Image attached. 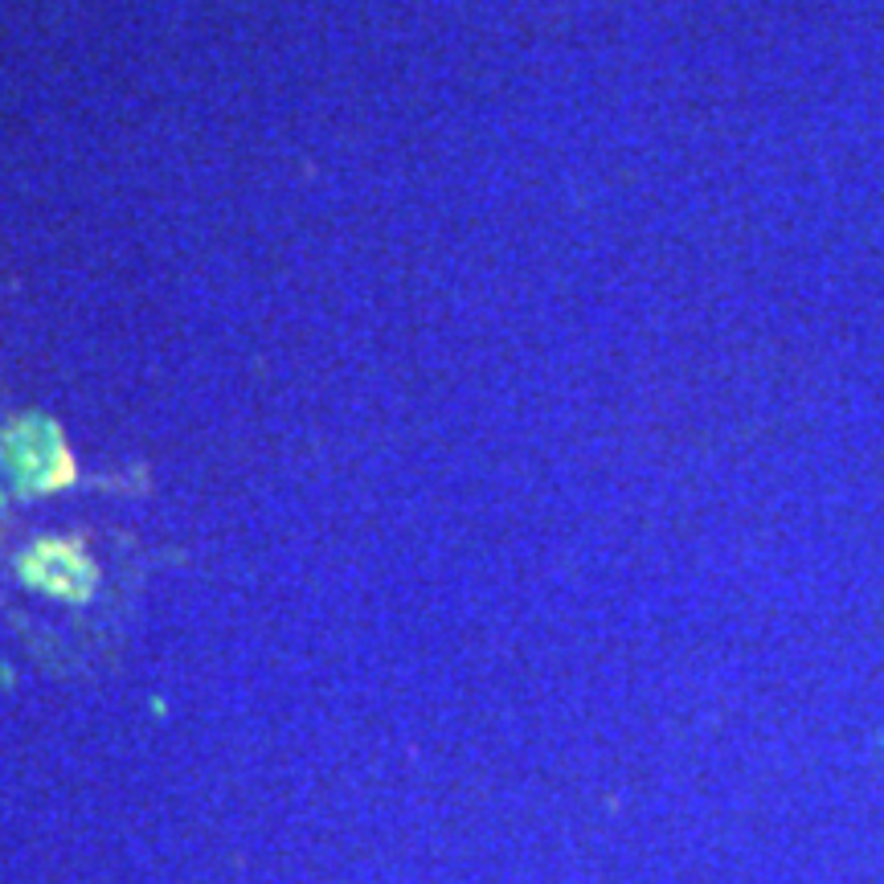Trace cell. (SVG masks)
Returning a JSON list of instances; mask_svg holds the SVG:
<instances>
[{"mask_svg":"<svg viewBox=\"0 0 884 884\" xmlns=\"http://www.w3.org/2000/svg\"><path fill=\"white\" fill-rule=\"evenodd\" d=\"M4 463L13 467V476L34 483V488L58 483V471H53V463H62L58 439L46 434L41 426H13L4 439Z\"/></svg>","mask_w":884,"mask_h":884,"instance_id":"cell-1","label":"cell"},{"mask_svg":"<svg viewBox=\"0 0 884 884\" xmlns=\"http://www.w3.org/2000/svg\"><path fill=\"white\" fill-rule=\"evenodd\" d=\"M25 574H29V581H34V586L50 590V594H62V598L90 594V565H86L78 553L62 549V544H46V549H37L34 557L25 562Z\"/></svg>","mask_w":884,"mask_h":884,"instance_id":"cell-2","label":"cell"}]
</instances>
